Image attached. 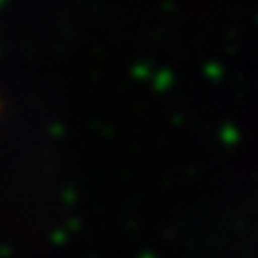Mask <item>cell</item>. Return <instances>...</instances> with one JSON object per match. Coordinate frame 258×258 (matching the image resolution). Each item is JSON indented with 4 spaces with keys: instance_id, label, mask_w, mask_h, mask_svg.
Listing matches in <instances>:
<instances>
[]
</instances>
